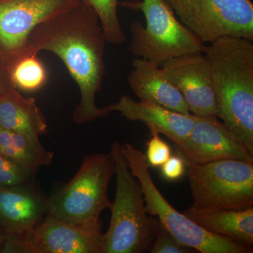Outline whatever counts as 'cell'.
<instances>
[{
	"label": "cell",
	"instance_id": "1",
	"mask_svg": "<svg viewBox=\"0 0 253 253\" xmlns=\"http://www.w3.org/2000/svg\"><path fill=\"white\" fill-rule=\"evenodd\" d=\"M105 38L99 17L81 3L50 18L31 33L22 56L47 51L57 56L76 82L80 101L73 120L85 124L109 116V106L98 107L96 97L106 76Z\"/></svg>",
	"mask_w": 253,
	"mask_h": 253
},
{
	"label": "cell",
	"instance_id": "2",
	"mask_svg": "<svg viewBox=\"0 0 253 253\" xmlns=\"http://www.w3.org/2000/svg\"><path fill=\"white\" fill-rule=\"evenodd\" d=\"M218 118L253 154V42L223 36L204 46Z\"/></svg>",
	"mask_w": 253,
	"mask_h": 253
},
{
	"label": "cell",
	"instance_id": "3",
	"mask_svg": "<svg viewBox=\"0 0 253 253\" xmlns=\"http://www.w3.org/2000/svg\"><path fill=\"white\" fill-rule=\"evenodd\" d=\"M116 163V192L110 210L109 229L104 234L103 253H143L149 251L158 224L147 212L142 187L131 174L121 150L115 141L111 151Z\"/></svg>",
	"mask_w": 253,
	"mask_h": 253
},
{
	"label": "cell",
	"instance_id": "4",
	"mask_svg": "<svg viewBox=\"0 0 253 253\" xmlns=\"http://www.w3.org/2000/svg\"><path fill=\"white\" fill-rule=\"evenodd\" d=\"M126 9L139 10L146 18L130 26V51L136 59L161 67L168 60L203 53L204 43L178 19L165 0H129L120 3Z\"/></svg>",
	"mask_w": 253,
	"mask_h": 253
},
{
	"label": "cell",
	"instance_id": "5",
	"mask_svg": "<svg viewBox=\"0 0 253 253\" xmlns=\"http://www.w3.org/2000/svg\"><path fill=\"white\" fill-rule=\"evenodd\" d=\"M131 174L140 182L147 212L158 218L165 228L182 246L201 253H251L253 247L209 232L169 204L155 184L150 166L142 151L133 144H121Z\"/></svg>",
	"mask_w": 253,
	"mask_h": 253
},
{
	"label": "cell",
	"instance_id": "6",
	"mask_svg": "<svg viewBox=\"0 0 253 253\" xmlns=\"http://www.w3.org/2000/svg\"><path fill=\"white\" fill-rule=\"evenodd\" d=\"M115 173L111 152L85 156L74 177L48 197L47 214L70 224H101V213L112 205L108 191Z\"/></svg>",
	"mask_w": 253,
	"mask_h": 253
},
{
	"label": "cell",
	"instance_id": "7",
	"mask_svg": "<svg viewBox=\"0 0 253 253\" xmlns=\"http://www.w3.org/2000/svg\"><path fill=\"white\" fill-rule=\"evenodd\" d=\"M186 167L193 201L186 215L253 206V163L226 159Z\"/></svg>",
	"mask_w": 253,
	"mask_h": 253
},
{
	"label": "cell",
	"instance_id": "8",
	"mask_svg": "<svg viewBox=\"0 0 253 253\" xmlns=\"http://www.w3.org/2000/svg\"><path fill=\"white\" fill-rule=\"evenodd\" d=\"M184 26L203 43L223 36L253 41L251 0H165Z\"/></svg>",
	"mask_w": 253,
	"mask_h": 253
},
{
	"label": "cell",
	"instance_id": "9",
	"mask_svg": "<svg viewBox=\"0 0 253 253\" xmlns=\"http://www.w3.org/2000/svg\"><path fill=\"white\" fill-rule=\"evenodd\" d=\"M81 0H0V59L8 68L21 57L41 23L81 4Z\"/></svg>",
	"mask_w": 253,
	"mask_h": 253
},
{
	"label": "cell",
	"instance_id": "10",
	"mask_svg": "<svg viewBox=\"0 0 253 253\" xmlns=\"http://www.w3.org/2000/svg\"><path fill=\"white\" fill-rule=\"evenodd\" d=\"M47 199L34 183L0 186V229L5 238L3 253H28L32 234L47 214Z\"/></svg>",
	"mask_w": 253,
	"mask_h": 253
},
{
	"label": "cell",
	"instance_id": "11",
	"mask_svg": "<svg viewBox=\"0 0 253 253\" xmlns=\"http://www.w3.org/2000/svg\"><path fill=\"white\" fill-rule=\"evenodd\" d=\"M195 116L189 136L180 146H176L178 154L184 158L186 165L226 159L253 163V154L218 118Z\"/></svg>",
	"mask_w": 253,
	"mask_h": 253
},
{
	"label": "cell",
	"instance_id": "12",
	"mask_svg": "<svg viewBox=\"0 0 253 253\" xmlns=\"http://www.w3.org/2000/svg\"><path fill=\"white\" fill-rule=\"evenodd\" d=\"M161 68L185 100L194 116L218 118L211 68L203 53L168 60Z\"/></svg>",
	"mask_w": 253,
	"mask_h": 253
},
{
	"label": "cell",
	"instance_id": "13",
	"mask_svg": "<svg viewBox=\"0 0 253 253\" xmlns=\"http://www.w3.org/2000/svg\"><path fill=\"white\" fill-rule=\"evenodd\" d=\"M101 229V224H70L46 214L32 234L28 253H103Z\"/></svg>",
	"mask_w": 253,
	"mask_h": 253
},
{
	"label": "cell",
	"instance_id": "14",
	"mask_svg": "<svg viewBox=\"0 0 253 253\" xmlns=\"http://www.w3.org/2000/svg\"><path fill=\"white\" fill-rule=\"evenodd\" d=\"M109 106L111 112L120 113L128 121L143 123L150 131L163 134L175 146H180L189 136L196 120L192 113L184 114L153 103L135 101L127 95Z\"/></svg>",
	"mask_w": 253,
	"mask_h": 253
},
{
	"label": "cell",
	"instance_id": "15",
	"mask_svg": "<svg viewBox=\"0 0 253 253\" xmlns=\"http://www.w3.org/2000/svg\"><path fill=\"white\" fill-rule=\"evenodd\" d=\"M127 82L139 101L153 103L184 114H190L185 100L163 68L151 61L134 58Z\"/></svg>",
	"mask_w": 253,
	"mask_h": 253
},
{
	"label": "cell",
	"instance_id": "16",
	"mask_svg": "<svg viewBox=\"0 0 253 253\" xmlns=\"http://www.w3.org/2000/svg\"><path fill=\"white\" fill-rule=\"evenodd\" d=\"M0 126L40 138L47 132V123L33 98L13 88L0 94Z\"/></svg>",
	"mask_w": 253,
	"mask_h": 253
},
{
	"label": "cell",
	"instance_id": "17",
	"mask_svg": "<svg viewBox=\"0 0 253 253\" xmlns=\"http://www.w3.org/2000/svg\"><path fill=\"white\" fill-rule=\"evenodd\" d=\"M186 216L209 232L253 247V206Z\"/></svg>",
	"mask_w": 253,
	"mask_h": 253
},
{
	"label": "cell",
	"instance_id": "18",
	"mask_svg": "<svg viewBox=\"0 0 253 253\" xmlns=\"http://www.w3.org/2000/svg\"><path fill=\"white\" fill-rule=\"evenodd\" d=\"M0 154L35 174L41 167L51 166L54 157L52 151L44 149L39 138L9 130L1 126Z\"/></svg>",
	"mask_w": 253,
	"mask_h": 253
},
{
	"label": "cell",
	"instance_id": "19",
	"mask_svg": "<svg viewBox=\"0 0 253 253\" xmlns=\"http://www.w3.org/2000/svg\"><path fill=\"white\" fill-rule=\"evenodd\" d=\"M8 73L11 84L18 91L35 92L47 81V71L37 55L20 58L8 68Z\"/></svg>",
	"mask_w": 253,
	"mask_h": 253
},
{
	"label": "cell",
	"instance_id": "20",
	"mask_svg": "<svg viewBox=\"0 0 253 253\" xmlns=\"http://www.w3.org/2000/svg\"><path fill=\"white\" fill-rule=\"evenodd\" d=\"M90 6L99 17L106 42L121 44L126 36L118 15V0H81Z\"/></svg>",
	"mask_w": 253,
	"mask_h": 253
},
{
	"label": "cell",
	"instance_id": "21",
	"mask_svg": "<svg viewBox=\"0 0 253 253\" xmlns=\"http://www.w3.org/2000/svg\"><path fill=\"white\" fill-rule=\"evenodd\" d=\"M36 174L0 154V186L24 185L34 183Z\"/></svg>",
	"mask_w": 253,
	"mask_h": 253
},
{
	"label": "cell",
	"instance_id": "22",
	"mask_svg": "<svg viewBox=\"0 0 253 253\" xmlns=\"http://www.w3.org/2000/svg\"><path fill=\"white\" fill-rule=\"evenodd\" d=\"M151 138L146 146V162L150 167H161L172 156V151L169 145L160 136L157 131H150Z\"/></svg>",
	"mask_w": 253,
	"mask_h": 253
},
{
	"label": "cell",
	"instance_id": "23",
	"mask_svg": "<svg viewBox=\"0 0 253 253\" xmlns=\"http://www.w3.org/2000/svg\"><path fill=\"white\" fill-rule=\"evenodd\" d=\"M189 248L182 246L158 221L153 244L149 249L151 253H189Z\"/></svg>",
	"mask_w": 253,
	"mask_h": 253
},
{
	"label": "cell",
	"instance_id": "24",
	"mask_svg": "<svg viewBox=\"0 0 253 253\" xmlns=\"http://www.w3.org/2000/svg\"><path fill=\"white\" fill-rule=\"evenodd\" d=\"M161 174L167 181H176L180 179L186 172V163L184 158L179 156H171L161 166Z\"/></svg>",
	"mask_w": 253,
	"mask_h": 253
},
{
	"label": "cell",
	"instance_id": "25",
	"mask_svg": "<svg viewBox=\"0 0 253 253\" xmlns=\"http://www.w3.org/2000/svg\"><path fill=\"white\" fill-rule=\"evenodd\" d=\"M14 88L10 81L9 73L0 59V94Z\"/></svg>",
	"mask_w": 253,
	"mask_h": 253
},
{
	"label": "cell",
	"instance_id": "26",
	"mask_svg": "<svg viewBox=\"0 0 253 253\" xmlns=\"http://www.w3.org/2000/svg\"><path fill=\"white\" fill-rule=\"evenodd\" d=\"M5 244V238L2 231L0 229V253H3Z\"/></svg>",
	"mask_w": 253,
	"mask_h": 253
}]
</instances>
